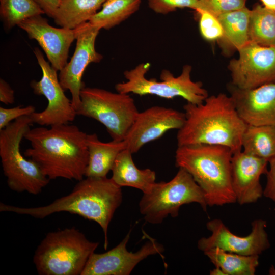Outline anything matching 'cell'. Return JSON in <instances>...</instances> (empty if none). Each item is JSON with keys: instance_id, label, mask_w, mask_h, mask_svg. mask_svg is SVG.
Returning a JSON list of instances; mask_svg holds the SVG:
<instances>
[{"instance_id": "obj_24", "label": "cell", "mask_w": 275, "mask_h": 275, "mask_svg": "<svg viewBox=\"0 0 275 275\" xmlns=\"http://www.w3.org/2000/svg\"><path fill=\"white\" fill-rule=\"evenodd\" d=\"M242 147L243 151L268 162L275 156V126L247 125Z\"/></svg>"}, {"instance_id": "obj_2", "label": "cell", "mask_w": 275, "mask_h": 275, "mask_svg": "<svg viewBox=\"0 0 275 275\" xmlns=\"http://www.w3.org/2000/svg\"><path fill=\"white\" fill-rule=\"evenodd\" d=\"M185 119L178 130L177 146L219 145L233 153L242 149L247 124L239 115L230 96L224 93L209 96L200 104L183 106Z\"/></svg>"}, {"instance_id": "obj_8", "label": "cell", "mask_w": 275, "mask_h": 275, "mask_svg": "<svg viewBox=\"0 0 275 275\" xmlns=\"http://www.w3.org/2000/svg\"><path fill=\"white\" fill-rule=\"evenodd\" d=\"M197 203L206 211L207 204L203 191L186 171L179 168L168 182H155L139 202L141 213L151 224H161L168 216L176 217L180 207Z\"/></svg>"}, {"instance_id": "obj_23", "label": "cell", "mask_w": 275, "mask_h": 275, "mask_svg": "<svg viewBox=\"0 0 275 275\" xmlns=\"http://www.w3.org/2000/svg\"><path fill=\"white\" fill-rule=\"evenodd\" d=\"M203 253L215 267L221 269L223 275H254L259 265L258 255H243L218 248Z\"/></svg>"}, {"instance_id": "obj_28", "label": "cell", "mask_w": 275, "mask_h": 275, "mask_svg": "<svg viewBox=\"0 0 275 275\" xmlns=\"http://www.w3.org/2000/svg\"><path fill=\"white\" fill-rule=\"evenodd\" d=\"M196 12L200 16L199 29L202 37L209 41L221 39L223 30L217 18L205 11Z\"/></svg>"}, {"instance_id": "obj_6", "label": "cell", "mask_w": 275, "mask_h": 275, "mask_svg": "<svg viewBox=\"0 0 275 275\" xmlns=\"http://www.w3.org/2000/svg\"><path fill=\"white\" fill-rule=\"evenodd\" d=\"M33 123L30 116L21 117L0 130V157L8 187L17 192L37 195L50 180L39 166L20 151V143Z\"/></svg>"}, {"instance_id": "obj_22", "label": "cell", "mask_w": 275, "mask_h": 275, "mask_svg": "<svg viewBox=\"0 0 275 275\" xmlns=\"http://www.w3.org/2000/svg\"><path fill=\"white\" fill-rule=\"evenodd\" d=\"M250 14L251 10L245 7L218 16L217 18L223 30V36L219 40L238 51L250 42Z\"/></svg>"}, {"instance_id": "obj_1", "label": "cell", "mask_w": 275, "mask_h": 275, "mask_svg": "<svg viewBox=\"0 0 275 275\" xmlns=\"http://www.w3.org/2000/svg\"><path fill=\"white\" fill-rule=\"evenodd\" d=\"M87 135L68 123L30 128L24 138L31 147L24 156L35 162L50 180L80 181L85 176L88 161Z\"/></svg>"}, {"instance_id": "obj_26", "label": "cell", "mask_w": 275, "mask_h": 275, "mask_svg": "<svg viewBox=\"0 0 275 275\" xmlns=\"http://www.w3.org/2000/svg\"><path fill=\"white\" fill-rule=\"evenodd\" d=\"M250 42L264 46H275V11L260 5L251 10Z\"/></svg>"}, {"instance_id": "obj_3", "label": "cell", "mask_w": 275, "mask_h": 275, "mask_svg": "<svg viewBox=\"0 0 275 275\" xmlns=\"http://www.w3.org/2000/svg\"><path fill=\"white\" fill-rule=\"evenodd\" d=\"M121 187L111 178L86 177L78 181L71 192L43 206L20 207L0 203L1 212L28 215L44 218L52 214L66 212L94 221L102 228L104 249L108 244V226L122 201Z\"/></svg>"}, {"instance_id": "obj_29", "label": "cell", "mask_w": 275, "mask_h": 275, "mask_svg": "<svg viewBox=\"0 0 275 275\" xmlns=\"http://www.w3.org/2000/svg\"><path fill=\"white\" fill-rule=\"evenodd\" d=\"M246 0H199V8L196 11H207L216 17L230 11L245 7Z\"/></svg>"}, {"instance_id": "obj_12", "label": "cell", "mask_w": 275, "mask_h": 275, "mask_svg": "<svg viewBox=\"0 0 275 275\" xmlns=\"http://www.w3.org/2000/svg\"><path fill=\"white\" fill-rule=\"evenodd\" d=\"M266 224L264 219H255L252 223L250 233L246 236H239L231 232L222 220L213 219L206 224L211 235L200 238L198 241V248L203 252L218 248L243 255L259 256L270 246Z\"/></svg>"}, {"instance_id": "obj_4", "label": "cell", "mask_w": 275, "mask_h": 275, "mask_svg": "<svg viewBox=\"0 0 275 275\" xmlns=\"http://www.w3.org/2000/svg\"><path fill=\"white\" fill-rule=\"evenodd\" d=\"M231 150L219 145L178 146L175 164L191 175L209 206L236 202L231 183Z\"/></svg>"}, {"instance_id": "obj_17", "label": "cell", "mask_w": 275, "mask_h": 275, "mask_svg": "<svg viewBox=\"0 0 275 275\" xmlns=\"http://www.w3.org/2000/svg\"><path fill=\"white\" fill-rule=\"evenodd\" d=\"M267 161L239 151L231 158V183L240 205L255 203L263 196L260 179L268 171Z\"/></svg>"}, {"instance_id": "obj_30", "label": "cell", "mask_w": 275, "mask_h": 275, "mask_svg": "<svg viewBox=\"0 0 275 275\" xmlns=\"http://www.w3.org/2000/svg\"><path fill=\"white\" fill-rule=\"evenodd\" d=\"M148 4L155 13L166 15L178 8H188L197 11L199 0H148Z\"/></svg>"}, {"instance_id": "obj_10", "label": "cell", "mask_w": 275, "mask_h": 275, "mask_svg": "<svg viewBox=\"0 0 275 275\" xmlns=\"http://www.w3.org/2000/svg\"><path fill=\"white\" fill-rule=\"evenodd\" d=\"M34 53L41 69L42 75L40 80L32 81L30 86L35 94L44 96L48 104L43 111L35 112L30 116L33 123L42 126H51L72 122L77 115L76 111L71 100L65 94L57 71L46 61L39 48L35 47Z\"/></svg>"}, {"instance_id": "obj_34", "label": "cell", "mask_w": 275, "mask_h": 275, "mask_svg": "<svg viewBox=\"0 0 275 275\" xmlns=\"http://www.w3.org/2000/svg\"><path fill=\"white\" fill-rule=\"evenodd\" d=\"M48 17L53 18L61 0H34Z\"/></svg>"}, {"instance_id": "obj_19", "label": "cell", "mask_w": 275, "mask_h": 275, "mask_svg": "<svg viewBox=\"0 0 275 275\" xmlns=\"http://www.w3.org/2000/svg\"><path fill=\"white\" fill-rule=\"evenodd\" d=\"M88 161L85 177H106L118 154L126 149L124 141H101L96 133L87 134Z\"/></svg>"}, {"instance_id": "obj_36", "label": "cell", "mask_w": 275, "mask_h": 275, "mask_svg": "<svg viewBox=\"0 0 275 275\" xmlns=\"http://www.w3.org/2000/svg\"><path fill=\"white\" fill-rule=\"evenodd\" d=\"M211 275H223V273L221 269L217 267L215 268L210 271Z\"/></svg>"}, {"instance_id": "obj_7", "label": "cell", "mask_w": 275, "mask_h": 275, "mask_svg": "<svg viewBox=\"0 0 275 275\" xmlns=\"http://www.w3.org/2000/svg\"><path fill=\"white\" fill-rule=\"evenodd\" d=\"M150 68L149 63H142L125 71L124 76L126 80L115 85L116 91L140 96L152 95L168 99L180 97L193 104L201 103L209 96L201 82L191 79L192 67L189 65H184L177 76L169 70H162L160 81L146 77Z\"/></svg>"}, {"instance_id": "obj_13", "label": "cell", "mask_w": 275, "mask_h": 275, "mask_svg": "<svg viewBox=\"0 0 275 275\" xmlns=\"http://www.w3.org/2000/svg\"><path fill=\"white\" fill-rule=\"evenodd\" d=\"M101 29L89 22L75 29L76 45L70 61L59 71V79L65 90L71 94V102L76 111L80 103V91L85 87L82 77L87 66L103 59L95 49V41Z\"/></svg>"}, {"instance_id": "obj_31", "label": "cell", "mask_w": 275, "mask_h": 275, "mask_svg": "<svg viewBox=\"0 0 275 275\" xmlns=\"http://www.w3.org/2000/svg\"><path fill=\"white\" fill-rule=\"evenodd\" d=\"M35 112V107L31 105L25 107L18 106L12 108L0 107V130L4 128L10 123L24 116H30Z\"/></svg>"}, {"instance_id": "obj_32", "label": "cell", "mask_w": 275, "mask_h": 275, "mask_svg": "<svg viewBox=\"0 0 275 275\" xmlns=\"http://www.w3.org/2000/svg\"><path fill=\"white\" fill-rule=\"evenodd\" d=\"M269 169L266 174V184L263 196L272 200L275 204V156L268 161Z\"/></svg>"}, {"instance_id": "obj_9", "label": "cell", "mask_w": 275, "mask_h": 275, "mask_svg": "<svg viewBox=\"0 0 275 275\" xmlns=\"http://www.w3.org/2000/svg\"><path fill=\"white\" fill-rule=\"evenodd\" d=\"M80 96L77 115L101 123L112 140L123 141L139 113L129 94L85 86Z\"/></svg>"}, {"instance_id": "obj_18", "label": "cell", "mask_w": 275, "mask_h": 275, "mask_svg": "<svg viewBox=\"0 0 275 275\" xmlns=\"http://www.w3.org/2000/svg\"><path fill=\"white\" fill-rule=\"evenodd\" d=\"M238 113L249 125L275 126V82L251 89L230 88Z\"/></svg>"}, {"instance_id": "obj_21", "label": "cell", "mask_w": 275, "mask_h": 275, "mask_svg": "<svg viewBox=\"0 0 275 275\" xmlns=\"http://www.w3.org/2000/svg\"><path fill=\"white\" fill-rule=\"evenodd\" d=\"M105 0H61L55 13V23L75 29L88 22L102 8Z\"/></svg>"}, {"instance_id": "obj_14", "label": "cell", "mask_w": 275, "mask_h": 275, "mask_svg": "<svg viewBox=\"0 0 275 275\" xmlns=\"http://www.w3.org/2000/svg\"><path fill=\"white\" fill-rule=\"evenodd\" d=\"M130 231L117 246L102 253H93L81 275H129L134 267L148 256L164 251L163 245L156 240H150L136 252L128 251L126 246Z\"/></svg>"}, {"instance_id": "obj_16", "label": "cell", "mask_w": 275, "mask_h": 275, "mask_svg": "<svg viewBox=\"0 0 275 275\" xmlns=\"http://www.w3.org/2000/svg\"><path fill=\"white\" fill-rule=\"evenodd\" d=\"M17 26L38 42L55 70L60 71L66 66L70 47L76 39L75 29L53 27L42 15L31 17Z\"/></svg>"}, {"instance_id": "obj_27", "label": "cell", "mask_w": 275, "mask_h": 275, "mask_svg": "<svg viewBox=\"0 0 275 275\" xmlns=\"http://www.w3.org/2000/svg\"><path fill=\"white\" fill-rule=\"evenodd\" d=\"M45 14L34 0H0V16L7 31L35 15Z\"/></svg>"}, {"instance_id": "obj_15", "label": "cell", "mask_w": 275, "mask_h": 275, "mask_svg": "<svg viewBox=\"0 0 275 275\" xmlns=\"http://www.w3.org/2000/svg\"><path fill=\"white\" fill-rule=\"evenodd\" d=\"M185 119L184 113L172 108L153 106L139 112L124 141L132 154L145 144L160 138L169 130H179Z\"/></svg>"}, {"instance_id": "obj_33", "label": "cell", "mask_w": 275, "mask_h": 275, "mask_svg": "<svg viewBox=\"0 0 275 275\" xmlns=\"http://www.w3.org/2000/svg\"><path fill=\"white\" fill-rule=\"evenodd\" d=\"M14 91L9 84L3 78L0 79V101L5 104L14 102Z\"/></svg>"}, {"instance_id": "obj_25", "label": "cell", "mask_w": 275, "mask_h": 275, "mask_svg": "<svg viewBox=\"0 0 275 275\" xmlns=\"http://www.w3.org/2000/svg\"><path fill=\"white\" fill-rule=\"evenodd\" d=\"M142 0H105L101 9L88 21L92 25L109 30L137 12Z\"/></svg>"}, {"instance_id": "obj_20", "label": "cell", "mask_w": 275, "mask_h": 275, "mask_svg": "<svg viewBox=\"0 0 275 275\" xmlns=\"http://www.w3.org/2000/svg\"><path fill=\"white\" fill-rule=\"evenodd\" d=\"M128 149L117 156L112 169V180L119 186L135 188L147 193L155 182V172L150 169H140L135 164Z\"/></svg>"}, {"instance_id": "obj_35", "label": "cell", "mask_w": 275, "mask_h": 275, "mask_svg": "<svg viewBox=\"0 0 275 275\" xmlns=\"http://www.w3.org/2000/svg\"><path fill=\"white\" fill-rule=\"evenodd\" d=\"M265 8L275 11V0H261Z\"/></svg>"}, {"instance_id": "obj_5", "label": "cell", "mask_w": 275, "mask_h": 275, "mask_svg": "<svg viewBox=\"0 0 275 275\" xmlns=\"http://www.w3.org/2000/svg\"><path fill=\"white\" fill-rule=\"evenodd\" d=\"M98 245L74 227L50 232L35 250L33 263L39 275H81Z\"/></svg>"}, {"instance_id": "obj_11", "label": "cell", "mask_w": 275, "mask_h": 275, "mask_svg": "<svg viewBox=\"0 0 275 275\" xmlns=\"http://www.w3.org/2000/svg\"><path fill=\"white\" fill-rule=\"evenodd\" d=\"M238 51V58L231 60L228 66L232 85L251 89L275 82V46L249 42Z\"/></svg>"}]
</instances>
